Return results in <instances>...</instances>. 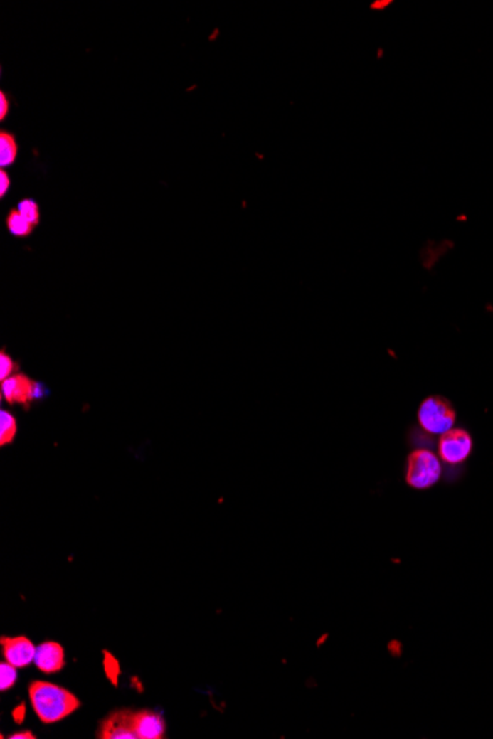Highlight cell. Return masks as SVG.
Here are the masks:
<instances>
[{
  "label": "cell",
  "instance_id": "1",
  "mask_svg": "<svg viewBox=\"0 0 493 739\" xmlns=\"http://www.w3.org/2000/svg\"><path fill=\"white\" fill-rule=\"evenodd\" d=\"M28 696L34 713L46 725L63 721L80 707V701L74 693L51 682H33Z\"/></svg>",
  "mask_w": 493,
  "mask_h": 739
},
{
  "label": "cell",
  "instance_id": "2",
  "mask_svg": "<svg viewBox=\"0 0 493 739\" xmlns=\"http://www.w3.org/2000/svg\"><path fill=\"white\" fill-rule=\"evenodd\" d=\"M440 475L442 465L439 457L433 452L427 449H418L409 454L406 482L412 489H430L439 482Z\"/></svg>",
  "mask_w": 493,
  "mask_h": 739
},
{
  "label": "cell",
  "instance_id": "3",
  "mask_svg": "<svg viewBox=\"0 0 493 739\" xmlns=\"http://www.w3.org/2000/svg\"><path fill=\"white\" fill-rule=\"evenodd\" d=\"M457 413L449 400L440 395L427 397L418 409V421L424 431L442 435L453 428Z\"/></svg>",
  "mask_w": 493,
  "mask_h": 739
},
{
  "label": "cell",
  "instance_id": "4",
  "mask_svg": "<svg viewBox=\"0 0 493 739\" xmlns=\"http://www.w3.org/2000/svg\"><path fill=\"white\" fill-rule=\"evenodd\" d=\"M2 397L9 405H23L26 409L31 403L42 400L48 394V388L43 383L33 381L24 373H16L2 381Z\"/></svg>",
  "mask_w": 493,
  "mask_h": 739
},
{
  "label": "cell",
  "instance_id": "5",
  "mask_svg": "<svg viewBox=\"0 0 493 739\" xmlns=\"http://www.w3.org/2000/svg\"><path fill=\"white\" fill-rule=\"evenodd\" d=\"M472 440L470 434L462 428H452L440 435L439 456L449 465L462 464L470 456Z\"/></svg>",
  "mask_w": 493,
  "mask_h": 739
},
{
  "label": "cell",
  "instance_id": "6",
  "mask_svg": "<svg viewBox=\"0 0 493 739\" xmlns=\"http://www.w3.org/2000/svg\"><path fill=\"white\" fill-rule=\"evenodd\" d=\"M2 651L5 660L15 666L16 669L27 667L34 661L36 656V647L30 641L28 637L18 636V637H2Z\"/></svg>",
  "mask_w": 493,
  "mask_h": 739
},
{
  "label": "cell",
  "instance_id": "7",
  "mask_svg": "<svg viewBox=\"0 0 493 739\" xmlns=\"http://www.w3.org/2000/svg\"><path fill=\"white\" fill-rule=\"evenodd\" d=\"M97 738L102 739H136L132 725V711L120 710L108 716L101 725Z\"/></svg>",
  "mask_w": 493,
  "mask_h": 739
},
{
  "label": "cell",
  "instance_id": "8",
  "mask_svg": "<svg viewBox=\"0 0 493 739\" xmlns=\"http://www.w3.org/2000/svg\"><path fill=\"white\" fill-rule=\"evenodd\" d=\"M132 725L139 739H161L164 736V721L154 711H132Z\"/></svg>",
  "mask_w": 493,
  "mask_h": 739
},
{
  "label": "cell",
  "instance_id": "9",
  "mask_svg": "<svg viewBox=\"0 0 493 739\" xmlns=\"http://www.w3.org/2000/svg\"><path fill=\"white\" fill-rule=\"evenodd\" d=\"M34 664L43 673H56L65 666L64 648L56 642H45L36 649Z\"/></svg>",
  "mask_w": 493,
  "mask_h": 739
},
{
  "label": "cell",
  "instance_id": "10",
  "mask_svg": "<svg viewBox=\"0 0 493 739\" xmlns=\"http://www.w3.org/2000/svg\"><path fill=\"white\" fill-rule=\"evenodd\" d=\"M18 156V142L12 133L0 132V167L5 169L15 163Z\"/></svg>",
  "mask_w": 493,
  "mask_h": 739
},
{
  "label": "cell",
  "instance_id": "11",
  "mask_svg": "<svg viewBox=\"0 0 493 739\" xmlns=\"http://www.w3.org/2000/svg\"><path fill=\"white\" fill-rule=\"evenodd\" d=\"M6 228H8L9 233H12L14 236L27 238L33 233L36 226H33L27 218L15 208V210H11L6 216Z\"/></svg>",
  "mask_w": 493,
  "mask_h": 739
},
{
  "label": "cell",
  "instance_id": "12",
  "mask_svg": "<svg viewBox=\"0 0 493 739\" xmlns=\"http://www.w3.org/2000/svg\"><path fill=\"white\" fill-rule=\"evenodd\" d=\"M18 432V425L15 416L8 412L2 410L0 412V446L5 447L14 442V438Z\"/></svg>",
  "mask_w": 493,
  "mask_h": 739
},
{
  "label": "cell",
  "instance_id": "13",
  "mask_svg": "<svg viewBox=\"0 0 493 739\" xmlns=\"http://www.w3.org/2000/svg\"><path fill=\"white\" fill-rule=\"evenodd\" d=\"M16 210L21 213L33 226H37L41 223V208H38V204L34 199H23V201H19Z\"/></svg>",
  "mask_w": 493,
  "mask_h": 739
},
{
  "label": "cell",
  "instance_id": "14",
  "mask_svg": "<svg viewBox=\"0 0 493 739\" xmlns=\"http://www.w3.org/2000/svg\"><path fill=\"white\" fill-rule=\"evenodd\" d=\"M104 671L107 674V677L111 681V684L114 686L118 685V676H120V664H118V660L117 658L105 651L104 652Z\"/></svg>",
  "mask_w": 493,
  "mask_h": 739
},
{
  "label": "cell",
  "instance_id": "15",
  "mask_svg": "<svg viewBox=\"0 0 493 739\" xmlns=\"http://www.w3.org/2000/svg\"><path fill=\"white\" fill-rule=\"evenodd\" d=\"M16 677H18V674H16L15 666L9 664L8 661L0 664V689L2 691L11 689L16 682Z\"/></svg>",
  "mask_w": 493,
  "mask_h": 739
},
{
  "label": "cell",
  "instance_id": "16",
  "mask_svg": "<svg viewBox=\"0 0 493 739\" xmlns=\"http://www.w3.org/2000/svg\"><path fill=\"white\" fill-rule=\"evenodd\" d=\"M18 369L19 365L14 362V358L5 351V349H2V351H0V381L11 378L12 373Z\"/></svg>",
  "mask_w": 493,
  "mask_h": 739
},
{
  "label": "cell",
  "instance_id": "17",
  "mask_svg": "<svg viewBox=\"0 0 493 739\" xmlns=\"http://www.w3.org/2000/svg\"><path fill=\"white\" fill-rule=\"evenodd\" d=\"M9 110H11V102H9L6 93L0 92V122H5L6 115L9 114Z\"/></svg>",
  "mask_w": 493,
  "mask_h": 739
},
{
  "label": "cell",
  "instance_id": "18",
  "mask_svg": "<svg viewBox=\"0 0 493 739\" xmlns=\"http://www.w3.org/2000/svg\"><path fill=\"white\" fill-rule=\"evenodd\" d=\"M9 188H11V176L5 170H0V196L5 198Z\"/></svg>",
  "mask_w": 493,
  "mask_h": 739
},
{
  "label": "cell",
  "instance_id": "19",
  "mask_svg": "<svg viewBox=\"0 0 493 739\" xmlns=\"http://www.w3.org/2000/svg\"><path fill=\"white\" fill-rule=\"evenodd\" d=\"M12 716H14V718H15V722H16V723H23L24 716H26V706H24V704L18 706V707L14 710V714H12Z\"/></svg>",
  "mask_w": 493,
  "mask_h": 739
},
{
  "label": "cell",
  "instance_id": "20",
  "mask_svg": "<svg viewBox=\"0 0 493 739\" xmlns=\"http://www.w3.org/2000/svg\"><path fill=\"white\" fill-rule=\"evenodd\" d=\"M36 736L33 735V732L30 730H26V732H18V733H14L9 736V739H34Z\"/></svg>",
  "mask_w": 493,
  "mask_h": 739
}]
</instances>
